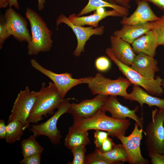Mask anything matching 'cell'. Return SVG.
<instances>
[{
  "label": "cell",
  "mask_w": 164,
  "mask_h": 164,
  "mask_svg": "<svg viewBox=\"0 0 164 164\" xmlns=\"http://www.w3.org/2000/svg\"><path fill=\"white\" fill-rule=\"evenodd\" d=\"M25 15L30 25L31 38L28 43V54L36 55L40 52L50 51L52 47V32L42 17L35 11L28 7Z\"/></svg>",
  "instance_id": "1"
},
{
  "label": "cell",
  "mask_w": 164,
  "mask_h": 164,
  "mask_svg": "<svg viewBox=\"0 0 164 164\" xmlns=\"http://www.w3.org/2000/svg\"><path fill=\"white\" fill-rule=\"evenodd\" d=\"M64 100L53 82H49L48 86L45 82L42 83L28 118V125L29 126L31 123H37L48 114L53 115L54 110L58 108Z\"/></svg>",
  "instance_id": "2"
},
{
  "label": "cell",
  "mask_w": 164,
  "mask_h": 164,
  "mask_svg": "<svg viewBox=\"0 0 164 164\" xmlns=\"http://www.w3.org/2000/svg\"><path fill=\"white\" fill-rule=\"evenodd\" d=\"M130 124L129 120L117 119L107 115L105 112L101 111L89 118L74 120L72 126L82 131L91 130L105 131L109 136L117 137L120 135H125Z\"/></svg>",
  "instance_id": "3"
},
{
  "label": "cell",
  "mask_w": 164,
  "mask_h": 164,
  "mask_svg": "<svg viewBox=\"0 0 164 164\" xmlns=\"http://www.w3.org/2000/svg\"><path fill=\"white\" fill-rule=\"evenodd\" d=\"M106 53L117 66L132 84L141 86L149 94L156 96H161L164 92L161 85L162 79L157 76L155 78L145 77L132 69L129 66L119 61L114 56L110 48H107Z\"/></svg>",
  "instance_id": "4"
},
{
  "label": "cell",
  "mask_w": 164,
  "mask_h": 164,
  "mask_svg": "<svg viewBox=\"0 0 164 164\" xmlns=\"http://www.w3.org/2000/svg\"><path fill=\"white\" fill-rule=\"evenodd\" d=\"M88 84L89 90L94 95L119 96L128 100L127 90L132 84L126 78L120 76L116 79L112 80L98 73Z\"/></svg>",
  "instance_id": "5"
},
{
  "label": "cell",
  "mask_w": 164,
  "mask_h": 164,
  "mask_svg": "<svg viewBox=\"0 0 164 164\" xmlns=\"http://www.w3.org/2000/svg\"><path fill=\"white\" fill-rule=\"evenodd\" d=\"M164 110L155 108L152 111V120L145 131V145L148 152L164 153Z\"/></svg>",
  "instance_id": "6"
},
{
  "label": "cell",
  "mask_w": 164,
  "mask_h": 164,
  "mask_svg": "<svg viewBox=\"0 0 164 164\" xmlns=\"http://www.w3.org/2000/svg\"><path fill=\"white\" fill-rule=\"evenodd\" d=\"M32 66L36 70L50 79L56 88L61 97L64 99L67 93L72 88L79 84H88L93 77L73 78L72 74L67 72L57 73L43 67L35 59L30 60Z\"/></svg>",
  "instance_id": "7"
},
{
  "label": "cell",
  "mask_w": 164,
  "mask_h": 164,
  "mask_svg": "<svg viewBox=\"0 0 164 164\" xmlns=\"http://www.w3.org/2000/svg\"><path fill=\"white\" fill-rule=\"evenodd\" d=\"M70 104L68 99H64L57 108V110L50 118L40 124L31 125L29 130L36 137L40 135L45 136L49 139L53 144H59L62 136L60 132L57 127V121L61 115L68 113Z\"/></svg>",
  "instance_id": "8"
},
{
  "label": "cell",
  "mask_w": 164,
  "mask_h": 164,
  "mask_svg": "<svg viewBox=\"0 0 164 164\" xmlns=\"http://www.w3.org/2000/svg\"><path fill=\"white\" fill-rule=\"evenodd\" d=\"M38 94V92L31 91L28 86L20 91L14 101L8 123L17 120L23 125L26 129L28 128L27 120Z\"/></svg>",
  "instance_id": "9"
},
{
  "label": "cell",
  "mask_w": 164,
  "mask_h": 164,
  "mask_svg": "<svg viewBox=\"0 0 164 164\" xmlns=\"http://www.w3.org/2000/svg\"><path fill=\"white\" fill-rule=\"evenodd\" d=\"M138 124H135L134 129L128 136L120 135L117 138L119 140L124 147L128 156V162L130 164H148V160L142 156L140 150V144L142 137V133L145 131L140 128Z\"/></svg>",
  "instance_id": "10"
},
{
  "label": "cell",
  "mask_w": 164,
  "mask_h": 164,
  "mask_svg": "<svg viewBox=\"0 0 164 164\" xmlns=\"http://www.w3.org/2000/svg\"><path fill=\"white\" fill-rule=\"evenodd\" d=\"M62 23L70 27L75 34L77 39V45L73 54L77 57L80 56L84 52L86 43L91 36L94 35L101 36L104 31V27L103 25L94 28L92 26L84 27L75 25L71 22L63 13L60 14L56 19V28Z\"/></svg>",
  "instance_id": "11"
},
{
  "label": "cell",
  "mask_w": 164,
  "mask_h": 164,
  "mask_svg": "<svg viewBox=\"0 0 164 164\" xmlns=\"http://www.w3.org/2000/svg\"><path fill=\"white\" fill-rule=\"evenodd\" d=\"M109 96L98 94L94 98L82 101L78 103L70 104L68 113L74 120L89 118L102 110Z\"/></svg>",
  "instance_id": "12"
},
{
  "label": "cell",
  "mask_w": 164,
  "mask_h": 164,
  "mask_svg": "<svg viewBox=\"0 0 164 164\" xmlns=\"http://www.w3.org/2000/svg\"><path fill=\"white\" fill-rule=\"evenodd\" d=\"M4 18L8 34L19 42L31 40V36L27 29L26 19L12 8L6 9Z\"/></svg>",
  "instance_id": "13"
},
{
  "label": "cell",
  "mask_w": 164,
  "mask_h": 164,
  "mask_svg": "<svg viewBox=\"0 0 164 164\" xmlns=\"http://www.w3.org/2000/svg\"><path fill=\"white\" fill-rule=\"evenodd\" d=\"M138 110V106L132 110L123 105L114 96H109L102 108L103 111L109 112L113 118L119 120L125 119L127 118H131L138 124L140 128L143 129V118L139 117L136 114Z\"/></svg>",
  "instance_id": "14"
},
{
  "label": "cell",
  "mask_w": 164,
  "mask_h": 164,
  "mask_svg": "<svg viewBox=\"0 0 164 164\" xmlns=\"http://www.w3.org/2000/svg\"><path fill=\"white\" fill-rule=\"evenodd\" d=\"M137 8L129 17H123L121 21L123 25H133L155 21L160 18L151 9L148 2L145 0H136Z\"/></svg>",
  "instance_id": "15"
},
{
  "label": "cell",
  "mask_w": 164,
  "mask_h": 164,
  "mask_svg": "<svg viewBox=\"0 0 164 164\" xmlns=\"http://www.w3.org/2000/svg\"><path fill=\"white\" fill-rule=\"evenodd\" d=\"M111 50L119 61L128 66L131 65L136 55L130 44L113 35L110 38Z\"/></svg>",
  "instance_id": "16"
},
{
  "label": "cell",
  "mask_w": 164,
  "mask_h": 164,
  "mask_svg": "<svg viewBox=\"0 0 164 164\" xmlns=\"http://www.w3.org/2000/svg\"><path fill=\"white\" fill-rule=\"evenodd\" d=\"M154 22L136 25H123L120 29L114 31L113 35L131 44L137 38L152 30Z\"/></svg>",
  "instance_id": "17"
},
{
  "label": "cell",
  "mask_w": 164,
  "mask_h": 164,
  "mask_svg": "<svg viewBox=\"0 0 164 164\" xmlns=\"http://www.w3.org/2000/svg\"><path fill=\"white\" fill-rule=\"evenodd\" d=\"M131 67L143 76L154 79L155 73L159 71L156 60L142 53L136 55Z\"/></svg>",
  "instance_id": "18"
},
{
  "label": "cell",
  "mask_w": 164,
  "mask_h": 164,
  "mask_svg": "<svg viewBox=\"0 0 164 164\" xmlns=\"http://www.w3.org/2000/svg\"><path fill=\"white\" fill-rule=\"evenodd\" d=\"M128 100L137 101L139 104L141 108L142 118L144 104H147L150 108L155 106L159 109L164 110V99L154 97L149 94L138 86L133 85L132 91L128 94Z\"/></svg>",
  "instance_id": "19"
},
{
  "label": "cell",
  "mask_w": 164,
  "mask_h": 164,
  "mask_svg": "<svg viewBox=\"0 0 164 164\" xmlns=\"http://www.w3.org/2000/svg\"><path fill=\"white\" fill-rule=\"evenodd\" d=\"M132 44L135 53H142L153 57L159 46L156 37L152 30L137 38Z\"/></svg>",
  "instance_id": "20"
},
{
  "label": "cell",
  "mask_w": 164,
  "mask_h": 164,
  "mask_svg": "<svg viewBox=\"0 0 164 164\" xmlns=\"http://www.w3.org/2000/svg\"><path fill=\"white\" fill-rule=\"evenodd\" d=\"M109 16L122 17L118 12L113 9L106 11L104 13L101 14L94 12L93 14L86 16H78L73 13L68 18L71 22L75 25L81 26L88 25L96 28L98 27L99 23L101 20Z\"/></svg>",
  "instance_id": "21"
},
{
  "label": "cell",
  "mask_w": 164,
  "mask_h": 164,
  "mask_svg": "<svg viewBox=\"0 0 164 164\" xmlns=\"http://www.w3.org/2000/svg\"><path fill=\"white\" fill-rule=\"evenodd\" d=\"M90 143L87 132L79 130L72 126L69 128L64 142L65 146L68 149L71 150L80 146H86Z\"/></svg>",
  "instance_id": "22"
},
{
  "label": "cell",
  "mask_w": 164,
  "mask_h": 164,
  "mask_svg": "<svg viewBox=\"0 0 164 164\" xmlns=\"http://www.w3.org/2000/svg\"><path fill=\"white\" fill-rule=\"evenodd\" d=\"M101 7H109L119 13L123 17H127L129 14L128 9L120 6L113 4L104 0H89L87 4L77 15L78 16L95 11Z\"/></svg>",
  "instance_id": "23"
},
{
  "label": "cell",
  "mask_w": 164,
  "mask_h": 164,
  "mask_svg": "<svg viewBox=\"0 0 164 164\" xmlns=\"http://www.w3.org/2000/svg\"><path fill=\"white\" fill-rule=\"evenodd\" d=\"M5 140L7 143L13 144L19 141L26 129L23 125L17 120L8 123Z\"/></svg>",
  "instance_id": "24"
},
{
  "label": "cell",
  "mask_w": 164,
  "mask_h": 164,
  "mask_svg": "<svg viewBox=\"0 0 164 164\" xmlns=\"http://www.w3.org/2000/svg\"><path fill=\"white\" fill-rule=\"evenodd\" d=\"M36 138L33 135L21 142L22 154L23 158L28 157L35 154L42 153L43 148L37 141Z\"/></svg>",
  "instance_id": "25"
},
{
  "label": "cell",
  "mask_w": 164,
  "mask_h": 164,
  "mask_svg": "<svg viewBox=\"0 0 164 164\" xmlns=\"http://www.w3.org/2000/svg\"><path fill=\"white\" fill-rule=\"evenodd\" d=\"M98 150L101 155L114 164L128 162L127 152L122 144H115L112 149L107 152H102Z\"/></svg>",
  "instance_id": "26"
},
{
  "label": "cell",
  "mask_w": 164,
  "mask_h": 164,
  "mask_svg": "<svg viewBox=\"0 0 164 164\" xmlns=\"http://www.w3.org/2000/svg\"><path fill=\"white\" fill-rule=\"evenodd\" d=\"M152 30L156 37L159 46H164V13L159 20L154 22Z\"/></svg>",
  "instance_id": "27"
},
{
  "label": "cell",
  "mask_w": 164,
  "mask_h": 164,
  "mask_svg": "<svg viewBox=\"0 0 164 164\" xmlns=\"http://www.w3.org/2000/svg\"><path fill=\"white\" fill-rule=\"evenodd\" d=\"M85 164H114L99 153L96 149L92 153L86 156Z\"/></svg>",
  "instance_id": "28"
},
{
  "label": "cell",
  "mask_w": 164,
  "mask_h": 164,
  "mask_svg": "<svg viewBox=\"0 0 164 164\" xmlns=\"http://www.w3.org/2000/svg\"><path fill=\"white\" fill-rule=\"evenodd\" d=\"M71 150L73 155V160L68 164H85L86 156V148L85 146H81Z\"/></svg>",
  "instance_id": "29"
},
{
  "label": "cell",
  "mask_w": 164,
  "mask_h": 164,
  "mask_svg": "<svg viewBox=\"0 0 164 164\" xmlns=\"http://www.w3.org/2000/svg\"><path fill=\"white\" fill-rule=\"evenodd\" d=\"M96 69L100 72L108 71L111 67V63L109 59L106 56H102L97 58L95 62Z\"/></svg>",
  "instance_id": "30"
},
{
  "label": "cell",
  "mask_w": 164,
  "mask_h": 164,
  "mask_svg": "<svg viewBox=\"0 0 164 164\" xmlns=\"http://www.w3.org/2000/svg\"><path fill=\"white\" fill-rule=\"evenodd\" d=\"M109 136L108 133L105 131L95 130L94 132V143L96 149H99L104 141Z\"/></svg>",
  "instance_id": "31"
},
{
  "label": "cell",
  "mask_w": 164,
  "mask_h": 164,
  "mask_svg": "<svg viewBox=\"0 0 164 164\" xmlns=\"http://www.w3.org/2000/svg\"><path fill=\"white\" fill-rule=\"evenodd\" d=\"M6 28L5 18H0V48L2 49L5 41L9 38Z\"/></svg>",
  "instance_id": "32"
},
{
  "label": "cell",
  "mask_w": 164,
  "mask_h": 164,
  "mask_svg": "<svg viewBox=\"0 0 164 164\" xmlns=\"http://www.w3.org/2000/svg\"><path fill=\"white\" fill-rule=\"evenodd\" d=\"M41 154H35L23 159L20 161L21 164H40L41 161Z\"/></svg>",
  "instance_id": "33"
},
{
  "label": "cell",
  "mask_w": 164,
  "mask_h": 164,
  "mask_svg": "<svg viewBox=\"0 0 164 164\" xmlns=\"http://www.w3.org/2000/svg\"><path fill=\"white\" fill-rule=\"evenodd\" d=\"M148 155L151 159V162L152 164H164V153L148 152Z\"/></svg>",
  "instance_id": "34"
},
{
  "label": "cell",
  "mask_w": 164,
  "mask_h": 164,
  "mask_svg": "<svg viewBox=\"0 0 164 164\" xmlns=\"http://www.w3.org/2000/svg\"><path fill=\"white\" fill-rule=\"evenodd\" d=\"M114 145L112 140L108 136L104 141L100 149L98 150L102 152H107L111 150Z\"/></svg>",
  "instance_id": "35"
},
{
  "label": "cell",
  "mask_w": 164,
  "mask_h": 164,
  "mask_svg": "<svg viewBox=\"0 0 164 164\" xmlns=\"http://www.w3.org/2000/svg\"><path fill=\"white\" fill-rule=\"evenodd\" d=\"M111 3L117 5L128 9L130 8V3L132 0H104Z\"/></svg>",
  "instance_id": "36"
},
{
  "label": "cell",
  "mask_w": 164,
  "mask_h": 164,
  "mask_svg": "<svg viewBox=\"0 0 164 164\" xmlns=\"http://www.w3.org/2000/svg\"><path fill=\"white\" fill-rule=\"evenodd\" d=\"M7 125H5L4 120H0V139H5Z\"/></svg>",
  "instance_id": "37"
},
{
  "label": "cell",
  "mask_w": 164,
  "mask_h": 164,
  "mask_svg": "<svg viewBox=\"0 0 164 164\" xmlns=\"http://www.w3.org/2000/svg\"><path fill=\"white\" fill-rule=\"evenodd\" d=\"M135 1L136 0H135ZM150 2L160 9L164 11V0H145Z\"/></svg>",
  "instance_id": "38"
},
{
  "label": "cell",
  "mask_w": 164,
  "mask_h": 164,
  "mask_svg": "<svg viewBox=\"0 0 164 164\" xmlns=\"http://www.w3.org/2000/svg\"><path fill=\"white\" fill-rule=\"evenodd\" d=\"M9 8H12L13 6L17 9H19V7L17 0H9Z\"/></svg>",
  "instance_id": "39"
},
{
  "label": "cell",
  "mask_w": 164,
  "mask_h": 164,
  "mask_svg": "<svg viewBox=\"0 0 164 164\" xmlns=\"http://www.w3.org/2000/svg\"><path fill=\"white\" fill-rule=\"evenodd\" d=\"M37 8L39 11H41L44 8L45 0H38Z\"/></svg>",
  "instance_id": "40"
},
{
  "label": "cell",
  "mask_w": 164,
  "mask_h": 164,
  "mask_svg": "<svg viewBox=\"0 0 164 164\" xmlns=\"http://www.w3.org/2000/svg\"><path fill=\"white\" fill-rule=\"evenodd\" d=\"M9 0H0V8H5L9 6Z\"/></svg>",
  "instance_id": "41"
},
{
  "label": "cell",
  "mask_w": 164,
  "mask_h": 164,
  "mask_svg": "<svg viewBox=\"0 0 164 164\" xmlns=\"http://www.w3.org/2000/svg\"><path fill=\"white\" fill-rule=\"evenodd\" d=\"M105 10L104 7H101L98 8L94 12L98 14H103L105 12Z\"/></svg>",
  "instance_id": "42"
},
{
  "label": "cell",
  "mask_w": 164,
  "mask_h": 164,
  "mask_svg": "<svg viewBox=\"0 0 164 164\" xmlns=\"http://www.w3.org/2000/svg\"><path fill=\"white\" fill-rule=\"evenodd\" d=\"M161 85L162 88L164 89V79H162Z\"/></svg>",
  "instance_id": "43"
},
{
  "label": "cell",
  "mask_w": 164,
  "mask_h": 164,
  "mask_svg": "<svg viewBox=\"0 0 164 164\" xmlns=\"http://www.w3.org/2000/svg\"></svg>",
  "instance_id": "44"
}]
</instances>
